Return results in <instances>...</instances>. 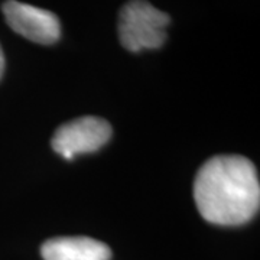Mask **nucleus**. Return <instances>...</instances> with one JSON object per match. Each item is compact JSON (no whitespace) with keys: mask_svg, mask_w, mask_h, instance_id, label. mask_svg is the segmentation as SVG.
Listing matches in <instances>:
<instances>
[{"mask_svg":"<svg viewBox=\"0 0 260 260\" xmlns=\"http://www.w3.org/2000/svg\"><path fill=\"white\" fill-rule=\"evenodd\" d=\"M194 200L208 223H249L260 205V184L254 164L240 155H218L208 159L197 172Z\"/></svg>","mask_w":260,"mask_h":260,"instance_id":"nucleus-1","label":"nucleus"},{"mask_svg":"<svg viewBox=\"0 0 260 260\" xmlns=\"http://www.w3.org/2000/svg\"><path fill=\"white\" fill-rule=\"evenodd\" d=\"M169 23V15L148 0H130L119 13L117 30L121 45L130 52L158 49L167 41Z\"/></svg>","mask_w":260,"mask_h":260,"instance_id":"nucleus-2","label":"nucleus"},{"mask_svg":"<svg viewBox=\"0 0 260 260\" xmlns=\"http://www.w3.org/2000/svg\"><path fill=\"white\" fill-rule=\"evenodd\" d=\"M110 123L102 117L84 116L68 121L55 130L51 145L58 155L74 159L75 155L91 153L102 149L112 138Z\"/></svg>","mask_w":260,"mask_h":260,"instance_id":"nucleus-3","label":"nucleus"},{"mask_svg":"<svg viewBox=\"0 0 260 260\" xmlns=\"http://www.w3.org/2000/svg\"><path fill=\"white\" fill-rule=\"evenodd\" d=\"M3 15L10 28L32 42L52 45L61 37V25L55 13L18 0L3 5Z\"/></svg>","mask_w":260,"mask_h":260,"instance_id":"nucleus-4","label":"nucleus"},{"mask_svg":"<svg viewBox=\"0 0 260 260\" xmlns=\"http://www.w3.org/2000/svg\"><path fill=\"white\" fill-rule=\"evenodd\" d=\"M44 260H110L112 250L106 243L90 237H56L42 244Z\"/></svg>","mask_w":260,"mask_h":260,"instance_id":"nucleus-5","label":"nucleus"},{"mask_svg":"<svg viewBox=\"0 0 260 260\" xmlns=\"http://www.w3.org/2000/svg\"><path fill=\"white\" fill-rule=\"evenodd\" d=\"M3 71H5V55H3V51L0 47V78L3 75Z\"/></svg>","mask_w":260,"mask_h":260,"instance_id":"nucleus-6","label":"nucleus"}]
</instances>
